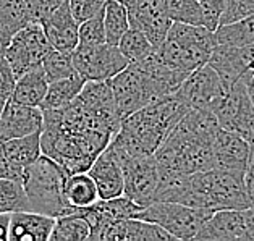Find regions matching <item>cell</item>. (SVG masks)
<instances>
[{
    "label": "cell",
    "instance_id": "3",
    "mask_svg": "<svg viewBox=\"0 0 254 241\" xmlns=\"http://www.w3.org/2000/svg\"><path fill=\"white\" fill-rule=\"evenodd\" d=\"M182 204L191 207L222 211V209H243L251 206L248 196L245 174L224 169H210L191 174Z\"/></svg>",
    "mask_w": 254,
    "mask_h": 241
},
{
    "label": "cell",
    "instance_id": "30",
    "mask_svg": "<svg viewBox=\"0 0 254 241\" xmlns=\"http://www.w3.org/2000/svg\"><path fill=\"white\" fill-rule=\"evenodd\" d=\"M173 237L162 227L141 219H127L123 228V241H167Z\"/></svg>",
    "mask_w": 254,
    "mask_h": 241
},
{
    "label": "cell",
    "instance_id": "9",
    "mask_svg": "<svg viewBox=\"0 0 254 241\" xmlns=\"http://www.w3.org/2000/svg\"><path fill=\"white\" fill-rule=\"evenodd\" d=\"M110 86L122 119H127L154 99L160 97L147 73L136 63H128L125 70L110 79Z\"/></svg>",
    "mask_w": 254,
    "mask_h": 241
},
{
    "label": "cell",
    "instance_id": "1",
    "mask_svg": "<svg viewBox=\"0 0 254 241\" xmlns=\"http://www.w3.org/2000/svg\"><path fill=\"white\" fill-rule=\"evenodd\" d=\"M219 129L212 112L188 109L154 152L159 175H191L214 169L212 143Z\"/></svg>",
    "mask_w": 254,
    "mask_h": 241
},
{
    "label": "cell",
    "instance_id": "47",
    "mask_svg": "<svg viewBox=\"0 0 254 241\" xmlns=\"http://www.w3.org/2000/svg\"><path fill=\"white\" fill-rule=\"evenodd\" d=\"M5 52H7V46L0 44V60L5 59Z\"/></svg>",
    "mask_w": 254,
    "mask_h": 241
},
{
    "label": "cell",
    "instance_id": "15",
    "mask_svg": "<svg viewBox=\"0 0 254 241\" xmlns=\"http://www.w3.org/2000/svg\"><path fill=\"white\" fill-rule=\"evenodd\" d=\"M44 114L41 107L24 106L8 99L0 114V143L41 131Z\"/></svg>",
    "mask_w": 254,
    "mask_h": 241
},
{
    "label": "cell",
    "instance_id": "19",
    "mask_svg": "<svg viewBox=\"0 0 254 241\" xmlns=\"http://www.w3.org/2000/svg\"><path fill=\"white\" fill-rule=\"evenodd\" d=\"M52 49L62 52H73L78 46L79 23L71 15L70 3L65 2L41 24Z\"/></svg>",
    "mask_w": 254,
    "mask_h": 241
},
{
    "label": "cell",
    "instance_id": "17",
    "mask_svg": "<svg viewBox=\"0 0 254 241\" xmlns=\"http://www.w3.org/2000/svg\"><path fill=\"white\" fill-rule=\"evenodd\" d=\"M251 144L240 134L220 128L212 143V156L215 169L246 172L250 162Z\"/></svg>",
    "mask_w": 254,
    "mask_h": 241
},
{
    "label": "cell",
    "instance_id": "8",
    "mask_svg": "<svg viewBox=\"0 0 254 241\" xmlns=\"http://www.w3.org/2000/svg\"><path fill=\"white\" fill-rule=\"evenodd\" d=\"M71 57L76 71L86 81H109L128 66V60L119 46L109 42L78 44Z\"/></svg>",
    "mask_w": 254,
    "mask_h": 241
},
{
    "label": "cell",
    "instance_id": "33",
    "mask_svg": "<svg viewBox=\"0 0 254 241\" xmlns=\"http://www.w3.org/2000/svg\"><path fill=\"white\" fill-rule=\"evenodd\" d=\"M16 211H29L23 183L15 180H0V214H11Z\"/></svg>",
    "mask_w": 254,
    "mask_h": 241
},
{
    "label": "cell",
    "instance_id": "6",
    "mask_svg": "<svg viewBox=\"0 0 254 241\" xmlns=\"http://www.w3.org/2000/svg\"><path fill=\"white\" fill-rule=\"evenodd\" d=\"M214 212L209 209L191 207L180 202L156 201L142 207L136 214V219L152 222L169 232L173 240H193L201 230L202 224Z\"/></svg>",
    "mask_w": 254,
    "mask_h": 241
},
{
    "label": "cell",
    "instance_id": "42",
    "mask_svg": "<svg viewBox=\"0 0 254 241\" xmlns=\"http://www.w3.org/2000/svg\"><path fill=\"white\" fill-rule=\"evenodd\" d=\"M245 228H246V241H254V204L243 209Z\"/></svg>",
    "mask_w": 254,
    "mask_h": 241
},
{
    "label": "cell",
    "instance_id": "48",
    "mask_svg": "<svg viewBox=\"0 0 254 241\" xmlns=\"http://www.w3.org/2000/svg\"><path fill=\"white\" fill-rule=\"evenodd\" d=\"M5 102H7V101H3V99H0V114H2V110H3Z\"/></svg>",
    "mask_w": 254,
    "mask_h": 241
},
{
    "label": "cell",
    "instance_id": "41",
    "mask_svg": "<svg viewBox=\"0 0 254 241\" xmlns=\"http://www.w3.org/2000/svg\"><path fill=\"white\" fill-rule=\"evenodd\" d=\"M23 177H24V169L11 164L2 154V151H0V180H15L23 183Z\"/></svg>",
    "mask_w": 254,
    "mask_h": 241
},
{
    "label": "cell",
    "instance_id": "26",
    "mask_svg": "<svg viewBox=\"0 0 254 241\" xmlns=\"http://www.w3.org/2000/svg\"><path fill=\"white\" fill-rule=\"evenodd\" d=\"M65 196L68 206L73 207H86L99 201L97 186L88 172H78V174L68 175Z\"/></svg>",
    "mask_w": 254,
    "mask_h": 241
},
{
    "label": "cell",
    "instance_id": "40",
    "mask_svg": "<svg viewBox=\"0 0 254 241\" xmlns=\"http://www.w3.org/2000/svg\"><path fill=\"white\" fill-rule=\"evenodd\" d=\"M16 86V75L7 59L0 60V99L8 101Z\"/></svg>",
    "mask_w": 254,
    "mask_h": 241
},
{
    "label": "cell",
    "instance_id": "25",
    "mask_svg": "<svg viewBox=\"0 0 254 241\" xmlns=\"http://www.w3.org/2000/svg\"><path fill=\"white\" fill-rule=\"evenodd\" d=\"M84 83H86V79L79 75V73H75V75H71L68 78L49 83L46 97L42 99V102H41V109L59 110V109L70 106V104L79 96Z\"/></svg>",
    "mask_w": 254,
    "mask_h": 241
},
{
    "label": "cell",
    "instance_id": "28",
    "mask_svg": "<svg viewBox=\"0 0 254 241\" xmlns=\"http://www.w3.org/2000/svg\"><path fill=\"white\" fill-rule=\"evenodd\" d=\"M105 42L119 46L123 34L129 29L128 10L120 0H107L104 5Z\"/></svg>",
    "mask_w": 254,
    "mask_h": 241
},
{
    "label": "cell",
    "instance_id": "23",
    "mask_svg": "<svg viewBox=\"0 0 254 241\" xmlns=\"http://www.w3.org/2000/svg\"><path fill=\"white\" fill-rule=\"evenodd\" d=\"M0 151L11 164L26 169L42 156L41 131L3 141V143H0Z\"/></svg>",
    "mask_w": 254,
    "mask_h": 241
},
{
    "label": "cell",
    "instance_id": "10",
    "mask_svg": "<svg viewBox=\"0 0 254 241\" xmlns=\"http://www.w3.org/2000/svg\"><path fill=\"white\" fill-rule=\"evenodd\" d=\"M212 114L220 128L237 133L251 146L254 144V104L248 96L243 79L227 91Z\"/></svg>",
    "mask_w": 254,
    "mask_h": 241
},
{
    "label": "cell",
    "instance_id": "29",
    "mask_svg": "<svg viewBox=\"0 0 254 241\" xmlns=\"http://www.w3.org/2000/svg\"><path fill=\"white\" fill-rule=\"evenodd\" d=\"M91 237L88 220L76 214H65L55 217L51 241H84Z\"/></svg>",
    "mask_w": 254,
    "mask_h": 241
},
{
    "label": "cell",
    "instance_id": "24",
    "mask_svg": "<svg viewBox=\"0 0 254 241\" xmlns=\"http://www.w3.org/2000/svg\"><path fill=\"white\" fill-rule=\"evenodd\" d=\"M31 21L26 0H0V44L8 46L11 38Z\"/></svg>",
    "mask_w": 254,
    "mask_h": 241
},
{
    "label": "cell",
    "instance_id": "13",
    "mask_svg": "<svg viewBox=\"0 0 254 241\" xmlns=\"http://www.w3.org/2000/svg\"><path fill=\"white\" fill-rule=\"evenodd\" d=\"M128 10L129 26L146 34L154 47H159L167 38L172 20L167 15L164 0H120Z\"/></svg>",
    "mask_w": 254,
    "mask_h": 241
},
{
    "label": "cell",
    "instance_id": "36",
    "mask_svg": "<svg viewBox=\"0 0 254 241\" xmlns=\"http://www.w3.org/2000/svg\"><path fill=\"white\" fill-rule=\"evenodd\" d=\"M254 13V0H225L224 11H222L220 24H228Z\"/></svg>",
    "mask_w": 254,
    "mask_h": 241
},
{
    "label": "cell",
    "instance_id": "34",
    "mask_svg": "<svg viewBox=\"0 0 254 241\" xmlns=\"http://www.w3.org/2000/svg\"><path fill=\"white\" fill-rule=\"evenodd\" d=\"M42 68H44V73L49 83L68 78L78 73L75 63H73L71 52H62V51H55V49H52V51L46 55V59L42 60Z\"/></svg>",
    "mask_w": 254,
    "mask_h": 241
},
{
    "label": "cell",
    "instance_id": "16",
    "mask_svg": "<svg viewBox=\"0 0 254 241\" xmlns=\"http://www.w3.org/2000/svg\"><path fill=\"white\" fill-rule=\"evenodd\" d=\"M78 99L91 114L107 123L115 133L119 131L123 119L117 109L110 79L109 81H86Z\"/></svg>",
    "mask_w": 254,
    "mask_h": 241
},
{
    "label": "cell",
    "instance_id": "27",
    "mask_svg": "<svg viewBox=\"0 0 254 241\" xmlns=\"http://www.w3.org/2000/svg\"><path fill=\"white\" fill-rule=\"evenodd\" d=\"M215 41L217 44L233 46V47H243L254 42V13L243 18V20L220 24L217 26Z\"/></svg>",
    "mask_w": 254,
    "mask_h": 241
},
{
    "label": "cell",
    "instance_id": "35",
    "mask_svg": "<svg viewBox=\"0 0 254 241\" xmlns=\"http://www.w3.org/2000/svg\"><path fill=\"white\" fill-rule=\"evenodd\" d=\"M78 39V44H102V42H105L104 10L101 13L89 18V20L79 23Z\"/></svg>",
    "mask_w": 254,
    "mask_h": 241
},
{
    "label": "cell",
    "instance_id": "37",
    "mask_svg": "<svg viewBox=\"0 0 254 241\" xmlns=\"http://www.w3.org/2000/svg\"><path fill=\"white\" fill-rule=\"evenodd\" d=\"M107 0H68L71 15L78 23L89 20L94 15L101 13Z\"/></svg>",
    "mask_w": 254,
    "mask_h": 241
},
{
    "label": "cell",
    "instance_id": "5",
    "mask_svg": "<svg viewBox=\"0 0 254 241\" xmlns=\"http://www.w3.org/2000/svg\"><path fill=\"white\" fill-rule=\"evenodd\" d=\"M215 46L214 31L206 26L173 21L165 41L156 51L169 66L191 73L207 63Z\"/></svg>",
    "mask_w": 254,
    "mask_h": 241
},
{
    "label": "cell",
    "instance_id": "32",
    "mask_svg": "<svg viewBox=\"0 0 254 241\" xmlns=\"http://www.w3.org/2000/svg\"><path fill=\"white\" fill-rule=\"evenodd\" d=\"M167 15L172 21L204 26L199 0H164Z\"/></svg>",
    "mask_w": 254,
    "mask_h": 241
},
{
    "label": "cell",
    "instance_id": "43",
    "mask_svg": "<svg viewBox=\"0 0 254 241\" xmlns=\"http://www.w3.org/2000/svg\"><path fill=\"white\" fill-rule=\"evenodd\" d=\"M245 184H246L248 196H250V201H251V204H254V167H251V165L246 167Z\"/></svg>",
    "mask_w": 254,
    "mask_h": 241
},
{
    "label": "cell",
    "instance_id": "44",
    "mask_svg": "<svg viewBox=\"0 0 254 241\" xmlns=\"http://www.w3.org/2000/svg\"><path fill=\"white\" fill-rule=\"evenodd\" d=\"M8 225H10V214H0V241L8 240Z\"/></svg>",
    "mask_w": 254,
    "mask_h": 241
},
{
    "label": "cell",
    "instance_id": "21",
    "mask_svg": "<svg viewBox=\"0 0 254 241\" xmlns=\"http://www.w3.org/2000/svg\"><path fill=\"white\" fill-rule=\"evenodd\" d=\"M55 217L34 211H16L10 214L8 241H49Z\"/></svg>",
    "mask_w": 254,
    "mask_h": 241
},
{
    "label": "cell",
    "instance_id": "39",
    "mask_svg": "<svg viewBox=\"0 0 254 241\" xmlns=\"http://www.w3.org/2000/svg\"><path fill=\"white\" fill-rule=\"evenodd\" d=\"M202 16H204V26L210 31H215L219 26L222 11H224L225 0H199Z\"/></svg>",
    "mask_w": 254,
    "mask_h": 241
},
{
    "label": "cell",
    "instance_id": "7",
    "mask_svg": "<svg viewBox=\"0 0 254 241\" xmlns=\"http://www.w3.org/2000/svg\"><path fill=\"white\" fill-rule=\"evenodd\" d=\"M107 149L119 159L123 172V196L131 199L141 207L156 202L159 186V169L156 157L152 156H129Z\"/></svg>",
    "mask_w": 254,
    "mask_h": 241
},
{
    "label": "cell",
    "instance_id": "22",
    "mask_svg": "<svg viewBox=\"0 0 254 241\" xmlns=\"http://www.w3.org/2000/svg\"><path fill=\"white\" fill-rule=\"evenodd\" d=\"M49 88V81L46 78L44 68L42 65L34 66L23 73L21 76L16 78V86L15 91L10 99L24 104V106H33V107H41L42 99L46 97V92Z\"/></svg>",
    "mask_w": 254,
    "mask_h": 241
},
{
    "label": "cell",
    "instance_id": "14",
    "mask_svg": "<svg viewBox=\"0 0 254 241\" xmlns=\"http://www.w3.org/2000/svg\"><path fill=\"white\" fill-rule=\"evenodd\" d=\"M207 63L217 71L225 88L230 89L245 75L254 71V42L243 47L217 44Z\"/></svg>",
    "mask_w": 254,
    "mask_h": 241
},
{
    "label": "cell",
    "instance_id": "31",
    "mask_svg": "<svg viewBox=\"0 0 254 241\" xmlns=\"http://www.w3.org/2000/svg\"><path fill=\"white\" fill-rule=\"evenodd\" d=\"M119 49L127 57L128 63H136V61L146 59L147 55L156 51V47L151 44V41L146 38V34L131 26H129V29L120 39Z\"/></svg>",
    "mask_w": 254,
    "mask_h": 241
},
{
    "label": "cell",
    "instance_id": "38",
    "mask_svg": "<svg viewBox=\"0 0 254 241\" xmlns=\"http://www.w3.org/2000/svg\"><path fill=\"white\" fill-rule=\"evenodd\" d=\"M65 2H68V0H26L31 21L42 24L62 3H65Z\"/></svg>",
    "mask_w": 254,
    "mask_h": 241
},
{
    "label": "cell",
    "instance_id": "4",
    "mask_svg": "<svg viewBox=\"0 0 254 241\" xmlns=\"http://www.w3.org/2000/svg\"><path fill=\"white\" fill-rule=\"evenodd\" d=\"M66 178V170L46 154L26 167L23 188L28 196L29 211L52 217L64 214L66 207H70L65 196Z\"/></svg>",
    "mask_w": 254,
    "mask_h": 241
},
{
    "label": "cell",
    "instance_id": "18",
    "mask_svg": "<svg viewBox=\"0 0 254 241\" xmlns=\"http://www.w3.org/2000/svg\"><path fill=\"white\" fill-rule=\"evenodd\" d=\"M193 240L197 241H230L246 240V228L243 211L238 209H222L215 211L204 222L201 230Z\"/></svg>",
    "mask_w": 254,
    "mask_h": 241
},
{
    "label": "cell",
    "instance_id": "46",
    "mask_svg": "<svg viewBox=\"0 0 254 241\" xmlns=\"http://www.w3.org/2000/svg\"><path fill=\"white\" fill-rule=\"evenodd\" d=\"M248 165L254 167V144L251 146V154H250V162H248Z\"/></svg>",
    "mask_w": 254,
    "mask_h": 241
},
{
    "label": "cell",
    "instance_id": "45",
    "mask_svg": "<svg viewBox=\"0 0 254 241\" xmlns=\"http://www.w3.org/2000/svg\"><path fill=\"white\" fill-rule=\"evenodd\" d=\"M243 83H245V88H246V92L250 99L254 104V71H250L248 75L243 76Z\"/></svg>",
    "mask_w": 254,
    "mask_h": 241
},
{
    "label": "cell",
    "instance_id": "12",
    "mask_svg": "<svg viewBox=\"0 0 254 241\" xmlns=\"http://www.w3.org/2000/svg\"><path fill=\"white\" fill-rule=\"evenodd\" d=\"M52 51L44 29L39 23H29L11 38L7 46L5 59L13 68L16 78L34 66L42 65V60Z\"/></svg>",
    "mask_w": 254,
    "mask_h": 241
},
{
    "label": "cell",
    "instance_id": "11",
    "mask_svg": "<svg viewBox=\"0 0 254 241\" xmlns=\"http://www.w3.org/2000/svg\"><path fill=\"white\" fill-rule=\"evenodd\" d=\"M227 91L228 89L222 83L217 71L209 63H206L191 71L173 94L188 109L214 112V109L219 106Z\"/></svg>",
    "mask_w": 254,
    "mask_h": 241
},
{
    "label": "cell",
    "instance_id": "2",
    "mask_svg": "<svg viewBox=\"0 0 254 241\" xmlns=\"http://www.w3.org/2000/svg\"><path fill=\"white\" fill-rule=\"evenodd\" d=\"M187 112L188 107L175 94L157 97L123 119L107 146L120 154L152 156Z\"/></svg>",
    "mask_w": 254,
    "mask_h": 241
},
{
    "label": "cell",
    "instance_id": "20",
    "mask_svg": "<svg viewBox=\"0 0 254 241\" xmlns=\"http://www.w3.org/2000/svg\"><path fill=\"white\" fill-rule=\"evenodd\" d=\"M88 174L94 180L99 199H112L123 194V172L122 165L107 147L99 154Z\"/></svg>",
    "mask_w": 254,
    "mask_h": 241
}]
</instances>
